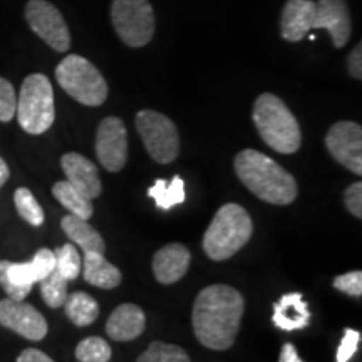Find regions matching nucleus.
<instances>
[{
    "label": "nucleus",
    "mask_w": 362,
    "mask_h": 362,
    "mask_svg": "<svg viewBox=\"0 0 362 362\" xmlns=\"http://www.w3.org/2000/svg\"><path fill=\"white\" fill-rule=\"evenodd\" d=\"M243 310L245 300L237 288L223 284L203 288L193 305L194 336L208 349H230L240 330Z\"/></svg>",
    "instance_id": "nucleus-1"
},
{
    "label": "nucleus",
    "mask_w": 362,
    "mask_h": 362,
    "mask_svg": "<svg viewBox=\"0 0 362 362\" xmlns=\"http://www.w3.org/2000/svg\"><path fill=\"white\" fill-rule=\"evenodd\" d=\"M235 171L248 192L270 205H288L297 198L293 176L277 161L257 149H243L235 158Z\"/></svg>",
    "instance_id": "nucleus-2"
},
{
    "label": "nucleus",
    "mask_w": 362,
    "mask_h": 362,
    "mask_svg": "<svg viewBox=\"0 0 362 362\" xmlns=\"http://www.w3.org/2000/svg\"><path fill=\"white\" fill-rule=\"evenodd\" d=\"M253 124L267 146L282 155L298 151L302 143L300 126L287 104L275 94L264 93L253 104Z\"/></svg>",
    "instance_id": "nucleus-3"
},
{
    "label": "nucleus",
    "mask_w": 362,
    "mask_h": 362,
    "mask_svg": "<svg viewBox=\"0 0 362 362\" xmlns=\"http://www.w3.org/2000/svg\"><path fill=\"white\" fill-rule=\"evenodd\" d=\"M253 232L250 215L237 203H226L216 211L203 237V250L208 259L221 262L233 257L247 245Z\"/></svg>",
    "instance_id": "nucleus-4"
},
{
    "label": "nucleus",
    "mask_w": 362,
    "mask_h": 362,
    "mask_svg": "<svg viewBox=\"0 0 362 362\" xmlns=\"http://www.w3.org/2000/svg\"><path fill=\"white\" fill-rule=\"evenodd\" d=\"M16 115L25 133L37 136L51 129L56 119V104L52 84L47 76L39 72L27 76L17 98Z\"/></svg>",
    "instance_id": "nucleus-5"
},
{
    "label": "nucleus",
    "mask_w": 362,
    "mask_h": 362,
    "mask_svg": "<svg viewBox=\"0 0 362 362\" xmlns=\"http://www.w3.org/2000/svg\"><path fill=\"white\" fill-rule=\"evenodd\" d=\"M56 79L72 99L89 107L101 106L110 93L98 67L78 54H69L59 62Z\"/></svg>",
    "instance_id": "nucleus-6"
},
{
    "label": "nucleus",
    "mask_w": 362,
    "mask_h": 362,
    "mask_svg": "<svg viewBox=\"0 0 362 362\" xmlns=\"http://www.w3.org/2000/svg\"><path fill=\"white\" fill-rule=\"evenodd\" d=\"M111 22L128 47H144L155 35L156 19L149 0H112Z\"/></svg>",
    "instance_id": "nucleus-7"
},
{
    "label": "nucleus",
    "mask_w": 362,
    "mask_h": 362,
    "mask_svg": "<svg viewBox=\"0 0 362 362\" xmlns=\"http://www.w3.org/2000/svg\"><path fill=\"white\" fill-rule=\"evenodd\" d=\"M134 124L149 156L156 163L168 165L178 158L180 134L168 116L153 110H143L136 115Z\"/></svg>",
    "instance_id": "nucleus-8"
},
{
    "label": "nucleus",
    "mask_w": 362,
    "mask_h": 362,
    "mask_svg": "<svg viewBox=\"0 0 362 362\" xmlns=\"http://www.w3.org/2000/svg\"><path fill=\"white\" fill-rule=\"evenodd\" d=\"M25 21L30 30L35 35H39L54 51H69V27H67L61 11L51 2H47V0H29L25 6Z\"/></svg>",
    "instance_id": "nucleus-9"
},
{
    "label": "nucleus",
    "mask_w": 362,
    "mask_h": 362,
    "mask_svg": "<svg viewBox=\"0 0 362 362\" xmlns=\"http://www.w3.org/2000/svg\"><path fill=\"white\" fill-rule=\"evenodd\" d=\"M325 146L339 165L362 175V128L354 121H339L325 134Z\"/></svg>",
    "instance_id": "nucleus-10"
},
{
    "label": "nucleus",
    "mask_w": 362,
    "mask_h": 362,
    "mask_svg": "<svg viewBox=\"0 0 362 362\" xmlns=\"http://www.w3.org/2000/svg\"><path fill=\"white\" fill-rule=\"evenodd\" d=\"M96 155L104 170L116 173L128 161V134L123 119L107 116L99 123L96 133Z\"/></svg>",
    "instance_id": "nucleus-11"
},
{
    "label": "nucleus",
    "mask_w": 362,
    "mask_h": 362,
    "mask_svg": "<svg viewBox=\"0 0 362 362\" xmlns=\"http://www.w3.org/2000/svg\"><path fill=\"white\" fill-rule=\"evenodd\" d=\"M0 325L34 342L42 341L49 330L47 320L34 305L11 297L0 300Z\"/></svg>",
    "instance_id": "nucleus-12"
},
{
    "label": "nucleus",
    "mask_w": 362,
    "mask_h": 362,
    "mask_svg": "<svg viewBox=\"0 0 362 362\" xmlns=\"http://www.w3.org/2000/svg\"><path fill=\"white\" fill-rule=\"evenodd\" d=\"M317 29L327 30L334 47L342 49L349 42L352 22L346 0H317L314 30Z\"/></svg>",
    "instance_id": "nucleus-13"
},
{
    "label": "nucleus",
    "mask_w": 362,
    "mask_h": 362,
    "mask_svg": "<svg viewBox=\"0 0 362 362\" xmlns=\"http://www.w3.org/2000/svg\"><path fill=\"white\" fill-rule=\"evenodd\" d=\"M61 166L66 178L78 192L89 200L101 194V178H99L98 166L79 153H66L61 158Z\"/></svg>",
    "instance_id": "nucleus-14"
},
{
    "label": "nucleus",
    "mask_w": 362,
    "mask_h": 362,
    "mask_svg": "<svg viewBox=\"0 0 362 362\" xmlns=\"http://www.w3.org/2000/svg\"><path fill=\"white\" fill-rule=\"evenodd\" d=\"M314 0H287L280 16V34L288 42H298L314 30Z\"/></svg>",
    "instance_id": "nucleus-15"
},
{
    "label": "nucleus",
    "mask_w": 362,
    "mask_h": 362,
    "mask_svg": "<svg viewBox=\"0 0 362 362\" xmlns=\"http://www.w3.org/2000/svg\"><path fill=\"white\" fill-rule=\"evenodd\" d=\"M192 262V253L181 243H170L160 248L153 257V272L163 285L178 282L187 275Z\"/></svg>",
    "instance_id": "nucleus-16"
},
{
    "label": "nucleus",
    "mask_w": 362,
    "mask_h": 362,
    "mask_svg": "<svg viewBox=\"0 0 362 362\" xmlns=\"http://www.w3.org/2000/svg\"><path fill=\"white\" fill-rule=\"evenodd\" d=\"M144 312L134 304L119 305L106 322V334L119 342H128L139 337L144 330Z\"/></svg>",
    "instance_id": "nucleus-17"
},
{
    "label": "nucleus",
    "mask_w": 362,
    "mask_h": 362,
    "mask_svg": "<svg viewBox=\"0 0 362 362\" xmlns=\"http://www.w3.org/2000/svg\"><path fill=\"white\" fill-rule=\"evenodd\" d=\"M310 310L304 296L298 292L285 293L277 304H274V315L272 320L279 329L287 330H298L305 329L310 322Z\"/></svg>",
    "instance_id": "nucleus-18"
},
{
    "label": "nucleus",
    "mask_w": 362,
    "mask_h": 362,
    "mask_svg": "<svg viewBox=\"0 0 362 362\" xmlns=\"http://www.w3.org/2000/svg\"><path fill=\"white\" fill-rule=\"evenodd\" d=\"M35 277L29 262L16 264V262L0 260V285L11 298L24 300L33 291Z\"/></svg>",
    "instance_id": "nucleus-19"
},
{
    "label": "nucleus",
    "mask_w": 362,
    "mask_h": 362,
    "mask_svg": "<svg viewBox=\"0 0 362 362\" xmlns=\"http://www.w3.org/2000/svg\"><path fill=\"white\" fill-rule=\"evenodd\" d=\"M84 280L94 287L99 288H115L121 284V272L115 265L104 259V253L88 252L84 253L83 264Z\"/></svg>",
    "instance_id": "nucleus-20"
},
{
    "label": "nucleus",
    "mask_w": 362,
    "mask_h": 362,
    "mask_svg": "<svg viewBox=\"0 0 362 362\" xmlns=\"http://www.w3.org/2000/svg\"><path fill=\"white\" fill-rule=\"evenodd\" d=\"M61 226L67 235V238L79 248H83L84 253H104V250H106V243H104L103 237L99 235V232H96L94 226L88 223V220L79 218L76 215H66L62 216Z\"/></svg>",
    "instance_id": "nucleus-21"
},
{
    "label": "nucleus",
    "mask_w": 362,
    "mask_h": 362,
    "mask_svg": "<svg viewBox=\"0 0 362 362\" xmlns=\"http://www.w3.org/2000/svg\"><path fill=\"white\" fill-rule=\"evenodd\" d=\"M54 198L61 203L66 210L71 211V215L79 216V218L89 220L94 214V206L88 197L78 192L67 180L57 181L52 187Z\"/></svg>",
    "instance_id": "nucleus-22"
},
{
    "label": "nucleus",
    "mask_w": 362,
    "mask_h": 362,
    "mask_svg": "<svg viewBox=\"0 0 362 362\" xmlns=\"http://www.w3.org/2000/svg\"><path fill=\"white\" fill-rule=\"evenodd\" d=\"M64 310L71 322L78 325V327L90 325L99 315L98 302L86 292H74L71 296H67L64 302Z\"/></svg>",
    "instance_id": "nucleus-23"
},
{
    "label": "nucleus",
    "mask_w": 362,
    "mask_h": 362,
    "mask_svg": "<svg viewBox=\"0 0 362 362\" xmlns=\"http://www.w3.org/2000/svg\"><path fill=\"white\" fill-rule=\"evenodd\" d=\"M148 194L155 200L158 208L168 211L170 208L185 202V181L181 180V176H175L171 183H166L165 180H156L155 185L148 189Z\"/></svg>",
    "instance_id": "nucleus-24"
},
{
    "label": "nucleus",
    "mask_w": 362,
    "mask_h": 362,
    "mask_svg": "<svg viewBox=\"0 0 362 362\" xmlns=\"http://www.w3.org/2000/svg\"><path fill=\"white\" fill-rule=\"evenodd\" d=\"M13 203H16L17 214L33 226H40L44 223L45 215L42 206L35 200L33 192L27 188H17L13 193Z\"/></svg>",
    "instance_id": "nucleus-25"
},
{
    "label": "nucleus",
    "mask_w": 362,
    "mask_h": 362,
    "mask_svg": "<svg viewBox=\"0 0 362 362\" xmlns=\"http://www.w3.org/2000/svg\"><path fill=\"white\" fill-rule=\"evenodd\" d=\"M39 284L44 302L51 307V309H59V307L64 305L67 298V280L62 277L59 272H51V274L40 280Z\"/></svg>",
    "instance_id": "nucleus-26"
},
{
    "label": "nucleus",
    "mask_w": 362,
    "mask_h": 362,
    "mask_svg": "<svg viewBox=\"0 0 362 362\" xmlns=\"http://www.w3.org/2000/svg\"><path fill=\"white\" fill-rule=\"evenodd\" d=\"M136 362H192L181 347L166 342H151Z\"/></svg>",
    "instance_id": "nucleus-27"
},
{
    "label": "nucleus",
    "mask_w": 362,
    "mask_h": 362,
    "mask_svg": "<svg viewBox=\"0 0 362 362\" xmlns=\"http://www.w3.org/2000/svg\"><path fill=\"white\" fill-rule=\"evenodd\" d=\"M54 255H56V272H59L67 282L79 277L81 270H83V260H81L78 248L72 243L59 247L57 250H54Z\"/></svg>",
    "instance_id": "nucleus-28"
},
{
    "label": "nucleus",
    "mask_w": 362,
    "mask_h": 362,
    "mask_svg": "<svg viewBox=\"0 0 362 362\" xmlns=\"http://www.w3.org/2000/svg\"><path fill=\"white\" fill-rule=\"evenodd\" d=\"M111 346L101 337H86L76 347V359L79 362H110Z\"/></svg>",
    "instance_id": "nucleus-29"
},
{
    "label": "nucleus",
    "mask_w": 362,
    "mask_h": 362,
    "mask_svg": "<svg viewBox=\"0 0 362 362\" xmlns=\"http://www.w3.org/2000/svg\"><path fill=\"white\" fill-rule=\"evenodd\" d=\"M17 110V94L7 79L0 78V123H11Z\"/></svg>",
    "instance_id": "nucleus-30"
},
{
    "label": "nucleus",
    "mask_w": 362,
    "mask_h": 362,
    "mask_svg": "<svg viewBox=\"0 0 362 362\" xmlns=\"http://www.w3.org/2000/svg\"><path fill=\"white\" fill-rule=\"evenodd\" d=\"M29 264L30 269H33L35 282H40V280L47 277L51 272L56 270V255H54V252L49 250V248H40Z\"/></svg>",
    "instance_id": "nucleus-31"
},
{
    "label": "nucleus",
    "mask_w": 362,
    "mask_h": 362,
    "mask_svg": "<svg viewBox=\"0 0 362 362\" xmlns=\"http://www.w3.org/2000/svg\"><path fill=\"white\" fill-rule=\"evenodd\" d=\"M334 288L339 292L347 293L351 297H361L362 296V272L354 270L347 272V274L339 275L334 279Z\"/></svg>",
    "instance_id": "nucleus-32"
},
{
    "label": "nucleus",
    "mask_w": 362,
    "mask_h": 362,
    "mask_svg": "<svg viewBox=\"0 0 362 362\" xmlns=\"http://www.w3.org/2000/svg\"><path fill=\"white\" fill-rule=\"evenodd\" d=\"M361 342V332L354 329H346L344 330V337L341 344H339L337 349V362H349L352 356L357 352Z\"/></svg>",
    "instance_id": "nucleus-33"
},
{
    "label": "nucleus",
    "mask_w": 362,
    "mask_h": 362,
    "mask_svg": "<svg viewBox=\"0 0 362 362\" xmlns=\"http://www.w3.org/2000/svg\"><path fill=\"white\" fill-rule=\"evenodd\" d=\"M344 203H346L347 210L351 211L352 215L361 218L362 216V183L357 181V183L351 185L349 188L344 193Z\"/></svg>",
    "instance_id": "nucleus-34"
},
{
    "label": "nucleus",
    "mask_w": 362,
    "mask_h": 362,
    "mask_svg": "<svg viewBox=\"0 0 362 362\" xmlns=\"http://www.w3.org/2000/svg\"><path fill=\"white\" fill-rule=\"evenodd\" d=\"M347 69L354 79H362V44L359 42L347 57Z\"/></svg>",
    "instance_id": "nucleus-35"
},
{
    "label": "nucleus",
    "mask_w": 362,
    "mask_h": 362,
    "mask_svg": "<svg viewBox=\"0 0 362 362\" xmlns=\"http://www.w3.org/2000/svg\"><path fill=\"white\" fill-rule=\"evenodd\" d=\"M17 362H54V361L42 351L25 349L21 352L19 357H17Z\"/></svg>",
    "instance_id": "nucleus-36"
},
{
    "label": "nucleus",
    "mask_w": 362,
    "mask_h": 362,
    "mask_svg": "<svg viewBox=\"0 0 362 362\" xmlns=\"http://www.w3.org/2000/svg\"><path fill=\"white\" fill-rule=\"evenodd\" d=\"M279 362H304L298 357V352L296 349V346L291 342L284 344L282 351H280V357H279Z\"/></svg>",
    "instance_id": "nucleus-37"
},
{
    "label": "nucleus",
    "mask_w": 362,
    "mask_h": 362,
    "mask_svg": "<svg viewBox=\"0 0 362 362\" xmlns=\"http://www.w3.org/2000/svg\"><path fill=\"white\" fill-rule=\"evenodd\" d=\"M8 176H11V170H8L6 160L0 156V188L8 181Z\"/></svg>",
    "instance_id": "nucleus-38"
}]
</instances>
